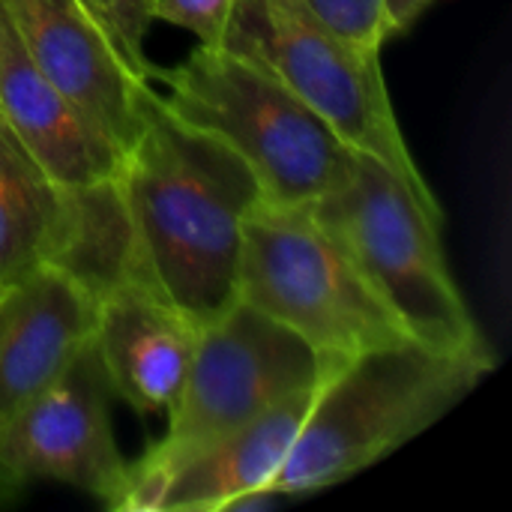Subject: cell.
<instances>
[{
    "instance_id": "obj_16",
    "label": "cell",
    "mask_w": 512,
    "mask_h": 512,
    "mask_svg": "<svg viewBox=\"0 0 512 512\" xmlns=\"http://www.w3.org/2000/svg\"><path fill=\"white\" fill-rule=\"evenodd\" d=\"M84 3L111 36L129 72L138 75L141 81H150L153 63L144 54V36L156 18V0H84Z\"/></svg>"
},
{
    "instance_id": "obj_15",
    "label": "cell",
    "mask_w": 512,
    "mask_h": 512,
    "mask_svg": "<svg viewBox=\"0 0 512 512\" xmlns=\"http://www.w3.org/2000/svg\"><path fill=\"white\" fill-rule=\"evenodd\" d=\"M57 201L60 186L0 120V288L39 267Z\"/></svg>"
},
{
    "instance_id": "obj_18",
    "label": "cell",
    "mask_w": 512,
    "mask_h": 512,
    "mask_svg": "<svg viewBox=\"0 0 512 512\" xmlns=\"http://www.w3.org/2000/svg\"><path fill=\"white\" fill-rule=\"evenodd\" d=\"M237 0H156V18L198 36V45L219 48Z\"/></svg>"
},
{
    "instance_id": "obj_12",
    "label": "cell",
    "mask_w": 512,
    "mask_h": 512,
    "mask_svg": "<svg viewBox=\"0 0 512 512\" xmlns=\"http://www.w3.org/2000/svg\"><path fill=\"white\" fill-rule=\"evenodd\" d=\"M318 387L321 381L288 396L240 432L180 465L153 489L144 512L249 510L279 501L270 486L312 411Z\"/></svg>"
},
{
    "instance_id": "obj_1",
    "label": "cell",
    "mask_w": 512,
    "mask_h": 512,
    "mask_svg": "<svg viewBox=\"0 0 512 512\" xmlns=\"http://www.w3.org/2000/svg\"><path fill=\"white\" fill-rule=\"evenodd\" d=\"M120 180L147 279L201 327L225 315L240 300L243 228L261 204L252 171L171 117L153 90Z\"/></svg>"
},
{
    "instance_id": "obj_3",
    "label": "cell",
    "mask_w": 512,
    "mask_h": 512,
    "mask_svg": "<svg viewBox=\"0 0 512 512\" xmlns=\"http://www.w3.org/2000/svg\"><path fill=\"white\" fill-rule=\"evenodd\" d=\"M165 111L225 144L270 207H303L345 186L357 156L270 69L228 48L198 45L177 66H153Z\"/></svg>"
},
{
    "instance_id": "obj_10",
    "label": "cell",
    "mask_w": 512,
    "mask_h": 512,
    "mask_svg": "<svg viewBox=\"0 0 512 512\" xmlns=\"http://www.w3.org/2000/svg\"><path fill=\"white\" fill-rule=\"evenodd\" d=\"M201 324L156 285L126 282L96 303L93 351L111 396L141 417L168 414L189 375Z\"/></svg>"
},
{
    "instance_id": "obj_21",
    "label": "cell",
    "mask_w": 512,
    "mask_h": 512,
    "mask_svg": "<svg viewBox=\"0 0 512 512\" xmlns=\"http://www.w3.org/2000/svg\"><path fill=\"white\" fill-rule=\"evenodd\" d=\"M3 291H6V288H0V297H3Z\"/></svg>"
},
{
    "instance_id": "obj_2",
    "label": "cell",
    "mask_w": 512,
    "mask_h": 512,
    "mask_svg": "<svg viewBox=\"0 0 512 512\" xmlns=\"http://www.w3.org/2000/svg\"><path fill=\"white\" fill-rule=\"evenodd\" d=\"M495 366V354H450L420 342L345 360L321 381L270 489L303 498L351 480L438 423Z\"/></svg>"
},
{
    "instance_id": "obj_9",
    "label": "cell",
    "mask_w": 512,
    "mask_h": 512,
    "mask_svg": "<svg viewBox=\"0 0 512 512\" xmlns=\"http://www.w3.org/2000/svg\"><path fill=\"white\" fill-rule=\"evenodd\" d=\"M39 72L120 150L141 132L150 81L129 72L84 0H0Z\"/></svg>"
},
{
    "instance_id": "obj_4",
    "label": "cell",
    "mask_w": 512,
    "mask_h": 512,
    "mask_svg": "<svg viewBox=\"0 0 512 512\" xmlns=\"http://www.w3.org/2000/svg\"><path fill=\"white\" fill-rule=\"evenodd\" d=\"M342 363L321 360L297 333L237 300L201 327L168 432L129 465L117 512H144L153 489L180 465L249 426L288 396L315 387Z\"/></svg>"
},
{
    "instance_id": "obj_11",
    "label": "cell",
    "mask_w": 512,
    "mask_h": 512,
    "mask_svg": "<svg viewBox=\"0 0 512 512\" xmlns=\"http://www.w3.org/2000/svg\"><path fill=\"white\" fill-rule=\"evenodd\" d=\"M0 120L54 186H81L120 168L123 150L33 63L0 3Z\"/></svg>"
},
{
    "instance_id": "obj_20",
    "label": "cell",
    "mask_w": 512,
    "mask_h": 512,
    "mask_svg": "<svg viewBox=\"0 0 512 512\" xmlns=\"http://www.w3.org/2000/svg\"><path fill=\"white\" fill-rule=\"evenodd\" d=\"M21 489H15L6 477H0V507H9L12 501H18Z\"/></svg>"
},
{
    "instance_id": "obj_5",
    "label": "cell",
    "mask_w": 512,
    "mask_h": 512,
    "mask_svg": "<svg viewBox=\"0 0 512 512\" xmlns=\"http://www.w3.org/2000/svg\"><path fill=\"white\" fill-rule=\"evenodd\" d=\"M312 210L414 342L450 354H495L447 267L444 213L426 207L390 168L357 156L351 180Z\"/></svg>"
},
{
    "instance_id": "obj_6",
    "label": "cell",
    "mask_w": 512,
    "mask_h": 512,
    "mask_svg": "<svg viewBox=\"0 0 512 512\" xmlns=\"http://www.w3.org/2000/svg\"><path fill=\"white\" fill-rule=\"evenodd\" d=\"M240 300L297 333L321 360L414 342L312 204H258L243 228Z\"/></svg>"
},
{
    "instance_id": "obj_7",
    "label": "cell",
    "mask_w": 512,
    "mask_h": 512,
    "mask_svg": "<svg viewBox=\"0 0 512 512\" xmlns=\"http://www.w3.org/2000/svg\"><path fill=\"white\" fill-rule=\"evenodd\" d=\"M219 48L270 69L342 144L390 168L426 207L444 213L402 138L378 51L348 45L300 0H237Z\"/></svg>"
},
{
    "instance_id": "obj_19",
    "label": "cell",
    "mask_w": 512,
    "mask_h": 512,
    "mask_svg": "<svg viewBox=\"0 0 512 512\" xmlns=\"http://www.w3.org/2000/svg\"><path fill=\"white\" fill-rule=\"evenodd\" d=\"M435 0H384V15H387V33L399 36L405 33Z\"/></svg>"
},
{
    "instance_id": "obj_14",
    "label": "cell",
    "mask_w": 512,
    "mask_h": 512,
    "mask_svg": "<svg viewBox=\"0 0 512 512\" xmlns=\"http://www.w3.org/2000/svg\"><path fill=\"white\" fill-rule=\"evenodd\" d=\"M39 264L66 276L93 303L126 282H150L120 168L102 180L60 186L57 216Z\"/></svg>"
},
{
    "instance_id": "obj_13",
    "label": "cell",
    "mask_w": 512,
    "mask_h": 512,
    "mask_svg": "<svg viewBox=\"0 0 512 512\" xmlns=\"http://www.w3.org/2000/svg\"><path fill=\"white\" fill-rule=\"evenodd\" d=\"M96 303L39 264L0 297V426L39 396L90 342Z\"/></svg>"
},
{
    "instance_id": "obj_8",
    "label": "cell",
    "mask_w": 512,
    "mask_h": 512,
    "mask_svg": "<svg viewBox=\"0 0 512 512\" xmlns=\"http://www.w3.org/2000/svg\"><path fill=\"white\" fill-rule=\"evenodd\" d=\"M108 399V381L87 342L39 396L0 426V477L21 492L54 480L117 510L129 462L114 441Z\"/></svg>"
},
{
    "instance_id": "obj_17",
    "label": "cell",
    "mask_w": 512,
    "mask_h": 512,
    "mask_svg": "<svg viewBox=\"0 0 512 512\" xmlns=\"http://www.w3.org/2000/svg\"><path fill=\"white\" fill-rule=\"evenodd\" d=\"M303 9L330 33L354 48L378 51L390 39L384 0H300Z\"/></svg>"
}]
</instances>
